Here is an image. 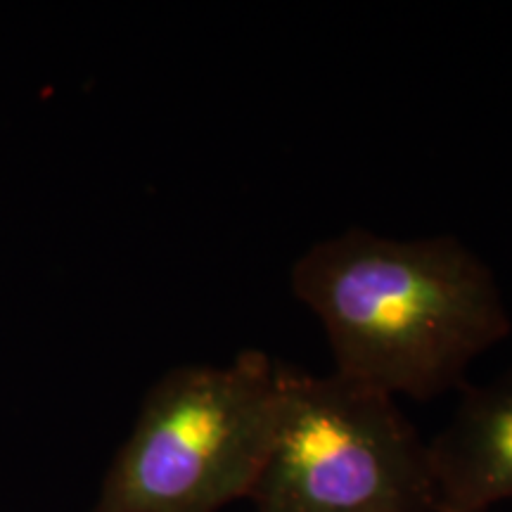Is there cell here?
<instances>
[{
	"label": "cell",
	"mask_w": 512,
	"mask_h": 512,
	"mask_svg": "<svg viewBox=\"0 0 512 512\" xmlns=\"http://www.w3.org/2000/svg\"><path fill=\"white\" fill-rule=\"evenodd\" d=\"M294 297L320 320L342 380L430 401L510 335L494 271L456 235L392 238L349 228L290 268Z\"/></svg>",
	"instance_id": "obj_1"
},
{
	"label": "cell",
	"mask_w": 512,
	"mask_h": 512,
	"mask_svg": "<svg viewBox=\"0 0 512 512\" xmlns=\"http://www.w3.org/2000/svg\"><path fill=\"white\" fill-rule=\"evenodd\" d=\"M261 349L226 366H178L152 384L93 512H219L252 494L283 401Z\"/></svg>",
	"instance_id": "obj_2"
},
{
	"label": "cell",
	"mask_w": 512,
	"mask_h": 512,
	"mask_svg": "<svg viewBox=\"0 0 512 512\" xmlns=\"http://www.w3.org/2000/svg\"><path fill=\"white\" fill-rule=\"evenodd\" d=\"M247 501L254 512H434L430 448L392 396L285 366Z\"/></svg>",
	"instance_id": "obj_3"
},
{
	"label": "cell",
	"mask_w": 512,
	"mask_h": 512,
	"mask_svg": "<svg viewBox=\"0 0 512 512\" xmlns=\"http://www.w3.org/2000/svg\"><path fill=\"white\" fill-rule=\"evenodd\" d=\"M430 448L434 512H489L512 498V368L465 384Z\"/></svg>",
	"instance_id": "obj_4"
}]
</instances>
